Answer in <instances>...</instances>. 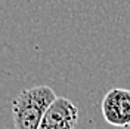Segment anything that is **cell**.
Returning <instances> with one entry per match:
<instances>
[{
  "instance_id": "cell-1",
  "label": "cell",
  "mask_w": 130,
  "mask_h": 129,
  "mask_svg": "<svg viewBox=\"0 0 130 129\" xmlns=\"http://www.w3.org/2000/svg\"><path fill=\"white\" fill-rule=\"evenodd\" d=\"M55 97L56 95L53 89L46 85L24 89L12 102V117L15 128L39 129L43 114Z\"/></svg>"
},
{
  "instance_id": "cell-2",
  "label": "cell",
  "mask_w": 130,
  "mask_h": 129,
  "mask_svg": "<svg viewBox=\"0 0 130 129\" xmlns=\"http://www.w3.org/2000/svg\"><path fill=\"white\" fill-rule=\"evenodd\" d=\"M78 108L73 101L55 97L43 114L39 129H74L78 126Z\"/></svg>"
},
{
  "instance_id": "cell-3",
  "label": "cell",
  "mask_w": 130,
  "mask_h": 129,
  "mask_svg": "<svg viewBox=\"0 0 130 129\" xmlns=\"http://www.w3.org/2000/svg\"><path fill=\"white\" fill-rule=\"evenodd\" d=\"M102 114L109 125L118 128L130 126V91L115 88L102 99Z\"/></svg>"
}]
</instances>
